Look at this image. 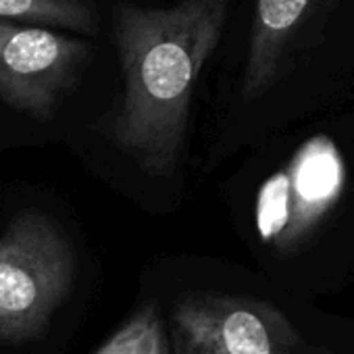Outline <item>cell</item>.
Listing matches in <instances>:
<instances>
[{"label": "cell", "instance_id": "obj_5", "mask_svg": "<svg viewBox=\"0 0 354 354\" xmlns=\"http://www.w3.org/2000/svg\"><path fill=\"white\" fill-rule=\"evenodd\" d=\"M346 169L327 136L306 140L290 162L263 184L257 198V227L265 244L279 252L298 248L335 207Z\"/></svg>", "mask_w": 354, "mask_h": 354}, {"label": "cell", "instance_id": "obj_2", "mask_svg": "<svg viewBox=\"0 0 354 354\" xmlns=\"http://www.w3.org/2000/svg\"><path fill=\"white\" fill-rule=\"evenodd\" d=\"M75 250L57 221L21 211L0 236V342L38 337L73 288Z\"/></svg>", "mask_w": 354, "mask_h": 354}, {"label": "cell", "instance_id": "obj_4", "mask_svg": "<svg viewBox=\"0 0 354 354\" xmlns=\"http://www.w3.org/2000/svg\"><path fill=\"white\" fill-rule=\"evenodd\" d=\"M92 42L38 26L0 19V100L50 121L92 65Z\"/></svg>", "mask_w": 354, "mask_h": 354}, {"label": "cell", "instance_id": "obj_6", "mask_svg": "<svg viewBox=\"0 0 354 354\" xmlns=\"http://www.w3.org/2000/svg\"><path fill=\"white\" fill-rule=\"evenodd\" d=\"M342 0H254L242 96L257 100L302 67L327 40Z\"/></svg>", "mask_w": 354, "mask_h": 354}, {"label": "cell", "instance_id": "obj_7", "mask_svg": "<svg viewBox=\"0 0 354 354\" xmlns=\"http://www.w3.org/2000/svg\"><path fill=\"white\" fill-rule=\"evenodd\" d=\"M0 19L96 36L100 13L94 0H0Z\"/></svg>", "mask_w": 354, "mask_h": 354}, {"label": "cell", "instance_id": "obj_8", "mask_svg": "<svg viewBox=\"0 0 354 354\" xmlns=\"http://www.w3.org/2000/svg\"><path fill=\"white\" fill-rule=\"evenodd\" d=\"M96 354H169L156 302L142 304Z\"/></svg>", "mask_w": 354, "mask_h": 354}, {"label": "cell", "instance_id": "obj_1", "mask_svg": "<svg viewBox=\"0 0 354 354\" xmlns=\"http://www.w3.org/2000/svg\"><path fill=\"white\" fill-rule=\"evenodd\" d=\"M236 0H177L167 7L117 3L111 36L121 94L106 133L148 175H171L186 142L190 104Z\"/></svg>", "mask_w": 354, "mask_h": 354}, {"label": "cell", "instance_id": "obj_3", "mask_svg": "<svg viewBox=\"0 0 354 354\" xmlns=\"http://www.w3.org/2000/svg\"><path fill=\"white\" fill-rule=\"evenodd\" d=\"M169 354H333L308 342L269 300L186 294L171 310Z\"/></svg>", "mask_w": 354, "mask_h": 354}]
</instances>
